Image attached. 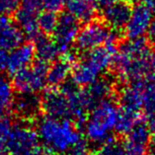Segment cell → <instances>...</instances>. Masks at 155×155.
<instances>
[{
    "label": "cell",
    "instance_id": "21",
    "mask_svg": "<svg viewBox=\"0 0 155 155\" xmlns=\"http://www.w3.org/2000/svg\"><path fill=\"white\" fill-rule=\"evenodd\" d=\"M85 88L94 105L110 98L113 91H114V86H113L112 81L106 78L97 79L96 81H94L92 84L86 86Z\"/></svg>",
    "mask_w": 155,
    "mask_h": 155
},
{
    "label": "cell",
    "instance_id": "13",
    "mask_svg": "<svg viewBox=\"0 0 155 155\" xmlns=\"http://www.w3.org/2000/svg\"><path fill=\"white\" fill-rule=\"evenodd\" d=\"M75 62V55L70 51L62 54L61 58L48 67L47 83L51 87H58L65 83L71 74V69Z\"/></svg>",
    "mask_w": 155,
    "mask_h": 155
},
{
    "label": "cell",
    "instance_id": "33",
    "mask_svg": "<svg viewBox=\"0 0 155 155\" xmlns=\"http://www.w3.org/2000/svg\"><path fill=\"white\" fill-rule=\"evenodd\" d=\"M119 1H122V0H99V3L102 6H107V5L113 4V3H116Z\"/></svg>",
    "mask_w": 155,
    "mask_h": 155
},
{
    "label": "cell",
    "instance_id": "23",
    "mask_svg": "<svg viewBox=\"0 0 155 155\" xmlns=\"http://www.w3.org/2000/svg\"><path fill=\"white\" fill-rule=\"evenodd\" d=\"M14 86L10 79L3 74H0V114H4L13 107Z\"/></svg>",
    "mask_w": 155,
    "mask_h": 155
},
{
    "label": "cell",
    "instance_id": "7",
    "mask_svg": "<svg viewBox=\"0 0 155 155\" xmlns=\"http://www.w3.org/2000/svg\"><path fill=\"white\" fill-rule=\"evenodd\" d=\"M115 41L116 33L107 24L90 21L79 29L75 44L79 51L85 52L104 45L113 44Z\"/></svg>",
    "mask_w": 155,
    "mask_h": 155
},
{
    "label": "cell",
    "instance_id": "34",
    "mask_svg": "<svg viewBox=\"0 0 155 155\" xmlns=\"http://www.w3.org/2000/svg\"><path fill=\"white\" fill-rule=\"evenodd\" d=\"M131 1L134 2H138V3H145L147 1H149V0H131Z\"/></svg>",
    "mask_w": 155,
    "mask_h": 155
},
{
    "label": "cell",
    "instance_id": "4",
    "mask_svg": "<svg viewBox=\"0 0 155 155\" xmlns=\"http://www.w3.org/2000/svg\"><path fill=\"white\" fill-rule=\"evenodd\" d=\"M119 111L120 108L110 98L94 106L83 124L87 140L98 146L113 140Z\"/></svg>",
    "mask_w": 155,
    "mask_h": 155
},
{
    "label": "cell",
    "instance_id": "35",
    "mask_svg": "<svg viewBox=\"0 0 155 155\" xmlns=\"http://www.w3.org/2000/svg\"><path fill=\"white\" fill-rule=\"evenodd\" d=\"M0 155H4V154H0Z\"/></svg>",
    "mask_w": 155,
    "mask_h": 155
},
{
    "label": "cell",
    "instance_id": "22",
    "mask_svg": "<svg viewBox=\"0 0 155 155\" xmlns=\"http://www.w3.org/2000/svg\"><path fill=\"white\" fill-rule=\"evenodd\" d=\"M141 119H142V117L140 115V113L127 111V110L120 108L115 130L120 134L126 135L137 126V124L141 122Z\"/></svg>",
    "mask_w": 155,
    "mask_h": 155
},
{
    "label": "cell",
    "instance_id": "28",
    "mask_svg": "<svg viewBox=\"0 0 155 155\" xmlns=\"http://www.w3.org/2000/svg\"><path fill=\"white\" fill-rule=\"evenodd\" d=\"M20 0H0V16L14 14L19 6Z\"/></svg>",
    "mask_w": 155,
    "mask_h": 155
},
{
    "label": "cell",
    "instance_id": "2",
    "mask_svg": "<svg viewBox=\"0 0 155 155\" xmlns=\"http://www.w3.org/2000/svg\"><path fill=\"white\" fill-rule=\"evenodd\" d=\"M36 130L48 155H64L82 138L77 124L68 119L44 116L38 122Z\"/></svg>",
    "mask_w": 155,
    "mask_h": 155
},
{
    "label": "cell",
    "instance_id": "18",
    "mask_svg": "<svg viewBox=\"0 0 155 155\" xmlns=\"http://www.w3.org/2000/svg\"><path fill=\"white\" fill-rule=\"evenodd\" d=\"M13 107L15 112L22 119H35L41 109V100L36 94H21L16 100H14Z\"/></svg>",
    "mask_w": 155,
    "mask_h": 155
},
{
    "label": "cell",
    "instance_id": "5",
    "mask_svg": "<svg viewBox=\"0 0 155 155\" xmlns=\"http://www.w3.org/2000/svg\"><path fill=\"white\" fill-rule=\"evenodd\" d=\"M8 155H44V148L34 127L28 124H13L6 144Z\"/></svg>",
    "mask_w": 155,
    "mask_h": 155
},
{
    "label": "cell",
    "instance_id": "11",
    "mask_svg": "<svg viewBox=\"0 0 155 155\" xmlns=\"http://www.w3.org/2000/svg\"><path fill=\"white\" fill-rule=\"evenodd\" d=\"M126 135L123 143L126 155H148L151 134L146 124L140 122Z\"/></svg>",
    "mask_w": 155,
    "mask_h": 155
},
{
    "label": "cell",
    "instance_id": "10",
    "mask_svg": "<svg viewBox=\"0 0 155 155\" xmlns=\"http://www.w3.org/2000/svg\"><path fill=\"white\" fill-rule=\"evenodd\" d=\"M153 15L152 11L142 3H139L134 8H131L130 18L124 29L128 39L143 38L148 32Z\"/></svg>",
    "mask_w": 155,
    "mask_h": 155
},
{
    "label": "cell",
    "instance_id": "15",
    "mask_svg": "<svg viewBox=\"0 0 155 155\" xmlns=\"http://www.w3.org/2000/svg\"><path fill=\"white\" fill-rule=\"evenodd\" d=\"M35 56V47L31 44L22 43L8 54L6 70L13 75L19 70L32 64Z\"/></svg>",
    "mask_w": 155,
    "mask_h": 155
},
{
    "label": "cell",
    "instance_id": "30",
    "mask_svg": "<svg viewBox=\"0 0 155 155\" xmlns=\"http://www.w3.org/2000/svg\"><path fill=\"white\" fill-rule=\"evenodd\" d=\"M7 59H8V51L0 48V72L6 70Z\"/></svg>",
    "mask_w": 155,
    "mask_h": 155
},
{
    "label": "cell",
    "instance_id": "17",
    "mask_svg": "<svg viewBox=\"0 0 155 155\" xmlns=\"http://www.w3.org/2000/svg\"><path fill=\"white\" fill-rule=\"evenodd\" d=\"M142 87L143 83H128L120 95V108L127 111L140 113L142 109Z\"/></svg>",
    "mask_w": 155,
    "mask_h": 155
},
{
    "label": "cell",
    "instance_id": "9",
    "mask_svg": "<svg viewBox=\"0 0 155 155\" xmlns=\"http://www.w3.org/2000/svg\"><path fill=\"white\" fill-rule=\"evenodd\" d=\"M79 22L70 14L64 13L58 18L54 35V41L58 48L59 54L70 51L71 46L75 43L79 32Z\"/></svg>",
    "mask_w": 155,
    "mask_h": 155
},
{
    "label": "cell",
    "instance_id": "32",
    "mask_svg": "<svg viewBox=\"0 0 155 155\" xmlns=\"http://www.w3.org/2000/svg\"><path fill=\"white\" fill-rule=\"evenodd\" d=\"M153 134L150 135V141L148 146V155H155V128Z\"/></svg>",
    "mask_w": 155,
    "mask_h": 155
},
{
    "label": "cell",
    "instance_id": "19",
    "mask_svg": "<svg viewBox=\"0 0 155 155\" xmlns=\"http://www.w3.org/2000/svg\"><path fill=\"white\" fill-rule=\"evenodd\" d=\"M145 124L155 128V82L143 83L142 87V109Z\"/></svg>",
    "mask_w": 155,
    "mask_h": 155
},
{
    "label": "cell",
    "instance_id": "31",
    "mask_svg": "<svg viewBox=\"0 0 155 155\" xmlns=\"http://www.w3.org/2000/svg\"><path fill=\"white\" fill-rule=\"evenodd\" d=\"M147 34H148L150 41L155 45V18H153L152 21H151V24L149 26V29H148Z\"/></svg>",
    "mask_w": 155,
    "mask_h": 155
},
{
    "label": "cell",
    "instance_id": "16",
    "mask_svg": "<svg viewBox=\"0 0 155 155\" xmlns=\"http://www.w3.org/2000/svg\"><path fill=\"white\" fill-rule=\"evenodd\" d=\"M65 8L67 13L82 23L93 21L98 11L95 0H67Z\"/></svg>",
    "mask_w": 155,
    "mask_h": 155
},
{
    "label": "cell",
    "instance_id": "6",
    "mask_svg": "<svg viewBox=\"0 0 155 155\" xmlns=\"http://www.w3.org/2000/svg\"><path fill=\"white\" fill-rule=\"evenodd\" d=\"M48 65L38 59L35 63L13 74V86L20 94H37L47 85Z\"/></svg>",
    "mask_w": 155,
    "mask_h": 155
},
{
    "label": "cell",
    "instance_id": "27",
    "mask_svg": "<svg viewBox=\"0 0 155 155\" xmlns=\"http://www.w3.org/2000/svg\"><path fill=\"white\" fill-rule=\"evenodd\" d=\"M90 154V145L89 142L85 138H81L74 145L66 151L64 155H89Z\"/></svg>",
    "mask_w": 155,
    "mask_h": 155
},
{
    "label": "cell",
    "instance_id": "14",
    "mask_svg": "<svg viewBox=\"0 0 155 155\" xmlns=\"http://www.w3.org/2000/svg\"><path fill=\"white\" fill-rule=\"evenodd\" d=\"M24 34L19 25L8 16H0V48L12 51L23 43Z\"/></svg>",
    "mask_w": 155,
    "mask_h": 155
},
{
    "label": "cell",
    "instance_id": "29",
    "mask_svg": "<svg viewBox=\"0 0 155 155\" xmlns=\"http://www.w3.org/2000/svg\"><path fill=\"white\" fill-rule=\"evenodd\" d=\"M66 1L67 0H41V4L46 11L58 13L65 7Z\"/></svg>",
    "mask_w": 155,
    "mask_h": 155
},
{
    "label": "cell",
    "instance_id": "1",
    "mask_svg": "<svg viewBox=\"0 0 155 155\" xmlns=\"http://www.w3.org/2000/svg\"><path fill=\"white\" fill-rule=\"evenodd\" d=\"M113 65L122 82H155V50L143 38L130 39L120 45Z\"/></svg>",
    "mask_w": 155,
    "mask_h": 155
},
{
    "label": "cell",
    "instance_id": "3",
    "mask_svg": "<svg viewBox=\"0 0 155 155\" xmlns=\"http://www.w3.org/2000/svg\"><path fill=\"white\" fill-rule=\"evenodd\" d=\"M116 52L114 43L85 51L84 56L72 66L70 74L72 83L78 87L92 84L113 65Z\"/></svg>",
    "mask_w": 155,
    "mask_h": 155
},
{
    "label": "cell",
    "instance_id": "25",
    "mask_svg": "<svg viewBox=\"0 0 155 155\" xmlns=\"http://www.w3.org/2000/svg\"><path fill=\"white\" fill-rule=\"evenodd\" d=\"M13 124L4 114H0V154L6 152V144L8 141Z\"/></svg>",
    "mask_w": 155,
    "mask_h": 155
},
{
    "label": "cell",
    "instance_id": "20",
    "mask_svg": "<svg viewBox=\"0 0 155 155\" xmlns=\"http://www.w3.org/2000/svg\"><path fill=\"white\" fill-rule=\"evenodd\" d=\"M35 41V54L39 60L48 63L55 60L58 56L59 51L54 39L41 35Z\"/></svg>",
    "mask_w": 155,
    "mask_h": 155
},
{
    "label": "cell",
    "instance_id": "24",
    "mask_svg": "<svg viewBox=\"0 0 155 155\" xmlns=\"http://www.w3.org/2000/svg\"><path fill=\"white\" fill-rule=\"evenodd\" d=\"M58 18L56 13L46 11L41 12L38 18V25H39L40 31L43 32L45 35H51L54 32L56 25H58Z\"/></svg>",
    "mask_w": 155,
    "mask_h": 155
},
{
    "label": "cell",
    "instance_id": "26",
    "mask_svg": "<svg viewBox=\"0 0 155 155\" xmlns=\"http://www.w3.org/2000/svg\"><path fill=\"white\" fill-rule=\"evenodd\" d=\"M95 155H126L123 144L114 141V139L101 145Z\"/></svg>",
    "mask_w": 155,
    "mask_h": 155
},
{
    "label": "cell",
    "instance_id": "8",
    "mask_svg": "<svg viewBox=\"0 0 155 155\" xmlns=\"http://www.w3.org/2000/svg\"><path fill=\"white\" fill-rule=\"evenodd\" d=\"M41 0H20L16 10V21L24 36L35 41L41 36L38 18L41 12Z\"/></svg>",
    "mask_w": 155,
    "mask_h": 155
},
{
    "label": "cell",
    "instance_id": "12",
    "mask_svg": "<svg viewBox=\"0 0 155 155\" xmlns=\"http://www.w3.org/2000/svg\"><path fill=\"white\" fill-rule=\"evenodd\" d=\"M130 12V4L122 0V1L104 6L102 15L106 24L115 32H119L126 27Z\"/></svg>",
    "mask_w": 155,
    "mask_h": 155
}]
</instances>
